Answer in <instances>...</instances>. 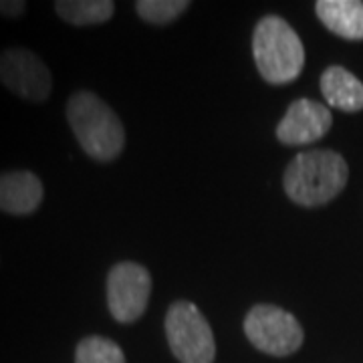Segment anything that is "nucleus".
Returning a JSON list of instances; mask_svg holds the SVG:
<instances>
[{"instance_id":"f257e3e1","label":"nucleus","mask_w":363,"mask_h":363,"mask_svg":"<svg viewBox=\"0 0 363 363\" xmlns=\"http://www.w3.org/2000/svg\"><path fill=\"white\" fill-rule=\"evenodd\" d=\"M350 178L347 162L333 150L301 152L286 166L283 186L286 196L305 208L329 204L337 198Z\"/></svg>"},{"instance_id":"f03ea898","label":"nucleus","mask_w":363,"mask_h":363,"mask_svg":"<svg viewBox=\"0 0 363 363\" xmlns=\"http://www.w3.org/2000/svg\"><path fill=\"white\" fill-rule=\"evenodd\" d=\"M67 121L81 150L95 162H113L125 147V130L116 111L91 91H77L67 101Z\"/></svg>"},{"instance_id":"7ed1b4c3","label":"nucleus","mask_w":363,"mask_h":363,"mask_svg":"<svg viewBox=\"0 0 363 363\" xmlns=\"http://www.w3.org/2000/svg\"><path fill=\"white\" fill-rule=\"evenodd\" d=\"M252 55L260 77L271 85L293 83L305 67L303 40L277 14H267L259 21L252 35Z\"/></svg>"},{"instance_id":"20e7f679","label":"nucleus","mask_w":363,"mask_h":363,"mask_svg":"<svg viewBox=\"0 0 363 363\" xmlns=\"http://www.w3.org/2000/svg\"><path fill=\"white\" fill-rule=\"evenodd\" d=\"M166 337L174 357L180 363H212L216 357L212 327L190 301L180 298L169 305Z\"/></svg>"},{"instance_id":"39448f33","label":"nucleus","mask_w":363,"mask_h":363,"mask_svg":"<svg viewBox=\"0 0 363 363\" xmlns=\"http://www.w3.org/2000/svg\"><path fill=\"white\" fill-rule=\"evenodd\" d=\"M245 333L257 350L274 357H286L298 351L305 339L303 327L295 315L267 303L255 305L248 311Z\"/></svg>"},{"instance_id":"423d86ee","label":"nucleus","mask_w":363,"mask_h":363,"mask_svg":"<svg viewBox=\"0 0 363 363\" xmlns=\"http://www.w3.org/2000/svg\"><path fill=\"white\" fill-rule=\"evenodd\" d=\"M0 83L28 104H45L52 91L49 67L25 47H9L0 52Z\"/></svg>"},{"instance_id":"0eeeda50","label":"nucleus","mask_w":363,"mask_h":363,"mask_svg":"<svg viewBox=\"0 0 363 363\" xmlns=\"http://www.w3.org/2000/svg\"><path fill=\"white\" fill-rule=\"evenodd\" d=\"M152 293V274L138 262H117L107 274V307L111 317L128 325L142 317Z\"/></svg>"},{"instance_id":"6e6552de","label":"nucleus","mask_w":363,"mask_h":363,"mask_svg":"<svg viewBox=\"0 0 363 363\" xmlns=\"http://www.w3.org/2000/svg\"><path fill=\"white\" fill-rule=\"evenodd\" d=\"M333 116L329 107L313 99H297L289 105L277 125V140L285 145H307L319 142L331 130Z\"/></svg>"},{"instance_id":"1a4fd4ad","label":"nucleus","mask_w":363,"mask_h":363,"mask_svg":"<svg viewBox=\"0 0 363 363\" xmlns=\"http://www.w3.org/2000/svg\"><path fill=\"white\" fill-rule=\"evenodd\" d=\"M45 198V188L37 174L28 169L0 172V212L28 216L37 212Z\"/></svg>"},{"instance_id":"9d476101","label":"nucleus","mask_w":363,"mask_h":363,"mask_svg":"<svg viewBox=\"0 0 363 363\" xmlns=\"http://www.w3.org/2000/svg\"><path fill=\"white\" fill-rule=\"evenodd\" d=\"M315 13L333 35L345 40H363V2L359 0H319Z\"/></svg>"},{"instance_id":"9b49d317","label":"nucleus","mask_w":363,"mask_h":363,"mask_svg":"<svg viewBox=\"0 0 363 363\" xmlns=\"http://www.w3.org/2000/svg\"><path fill=\"white\" fill-rule=\"evenodd\" d=\"M321 93L327 105L355 113L363 109V83L343 67H329L321 75Z\"/></svg>"},{"instance_id":"f8f14e48","label":"nucleus","mask_w":363,"mask_h":363,"mask_svg":"<svg viewBox=\"0 0 363 363\" xmlns=\"http://www.w3.org/2000/svg\"><path fill=\"white\" fill-rule=\"evenodd\" d=\"M55 13L71 26H95L107 23L116 4L111 0H57Z\"/></svg>"},{"instance_id":"ddd939ff","label":"nucleus","mask_w":363,"mask_h":363,"mask_svg":"<svg viewBox=\"0 0 363 363\" xmlns=\"http://www.w3.org/2000/svg\"><path fill=\"white\" fill-rule=\"evenodd\" d=\"M75 363H125V355L116 341L101 335H89L79 341Z\"/></svg>"},{"instance_id":"4468645a","label":"nucleus","mask_w":363,"mask_h":363,"mask_svg":"<svg viewBox=\"0 0 363 363\" xmlns=\"http://www.w3.org/2000/svg\"><path fill=\"white\" fill-rule=\"evenodd\" d=\"M190 9L188 0H138L135 11L150 25H169Z\"/></svg>"},{"instance_id":"2eb2a0df","label":"nucleus","mask_w":363,"mask_h":363,"mask_svg":"<svg viewBox=\"0 0 363 363\" xmlns=\"http://www.w3.org/2000/svg\"><path fill=\"white\" fill-rule=\"evenodd\" d=\"M26 13L25 0H0V14L6 18H21Z\"/></svg>"}]
</instances>
